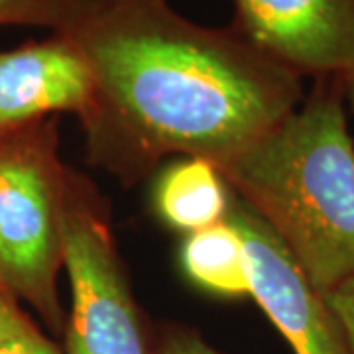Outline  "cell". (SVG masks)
<instances>
[{
  "mask_svg": "<svg viewBox=\"0 0 354 354\" xmlns=\"http://www.w3.org/2000/svg\"><path fill=\"white\" fill-rule=\"evenodd\" d=\"M152 354H218L203 341L201 335L185 327H169L160 337Z\"/></svg>",
  "mask_w": 354,
  "mask_h": 354,
  "instance_id": "obj_12",
  "label": "cell"
},
{
  "mask_svg": "<svg viewBox=\"0 0 354 354\" xmlns=\"http://www.w3.org/2000/svg\"><path fill=\"white\" fill-rule=\"evenodd\" d=\"M236 32L299 77L354 71V0H234Z\"/></svg>",
  "mask_w": 354,
  "mask_h": 354,
  "instance_id": "obj_6",
  "label": "cell"
},
{
  "mask_svg": "<svg viewBox=\"0 0 354 354\" xmlns=\"http://www.w3.org/2000/svg\"><path fill=\"white\" fill-rule=\"evenodd\" d=\"M69 181L53 146L38 138H0V286L34 305L64 330L57 272L64 266Z\"/></svg>",
  "mask_w": 354,
  "mask_h": 354,
  "instance_id": "obj_3",
  "label": "cell"
},
{
  "mask_svg": "<svg viewBox=\"0 0 354 354\" xmlns=\"http://www.w3.org/2000/svg\"><path fill=\"white\" fill-rule=\"evenodd\" d=\"M6 301H8V297H6V291L0 290V313H2V309H4Z\"/></svg>",
  "mask_w": 354,
  "mask_h": 354,
  "instance_id": "obj_15",
  "label": "cell"
},
{
  "mask_svg": "<svg viewBox=\"0 0 354 354\" xmlns=\"http://www.w3.org/2000/svg\"><path fill=\"white\" fill-rule=\"evenodd\" d=\"M218 171L323 295L354 278V140L342 79H317L293 113Z\"/></svg>",
  "mask_w": 354,
  "mask_h": 354,
  "instance_id": "obj_2",
  "label": "cell"
},
{
  "mask_svg": "<svg viewBox=\"0 0 354 354\" xmlns=\"http://www.w3.org/2000/svg\"><path fill=\"white\" fill-rule=\"evenodd\" d=\"M0 354H62L8 299L0 313Z\"/></svg>",
  "mask_w": 354,
  "mask_h": 354,
  "instance_id": "obj_11",
  "label": "cell"
},
{
  "mask_svg": "<svg viewBox=\"0 0 354 354\" xmlns=\"http://www.w3.org/2000/svg\"><path fill=\"white\" fill-rule=\"evenodd\" d=\"M69 38L93 73L91 162L136 181L165 156L228 162L304 101L301 77L236 30L128 0Z\"/></svg>",
  "mask_w": 354,
  "mask_h": 354,
  "instance_id": "obj_1",
  "label": "cell"
},
{
  "mask_svg": "<svg viewBox=\"0 0 354 354\" xmlns=\"http://www.w3.org/2000/svg\"><path fill=\"white\" fill-rule=\"evenodd\" d=\"M153 199L164 223L191 234L227 218L232 191L215 164L183 158L162 174Z\"/></svg>",
  "mask_w": 354,
  "mask_h": 354,
  "instance_id": "obj_8",
  "label": "cell"
},
{
  "mask_svg": "<svg viewBox=\"0 0 354 354\" xmlns=\"http://www.w3.org/2000/svg\"><path fill=\"white\" fill-rule=\"evenodd\" d=\"M228 221L241 232L254 301L295 354H353L344 325L276 232L232 193Z\"/></svg>",
  "mask_w": 354,
  "mask_h": 354,
  "instance_id": "obj_5",
  "label": "cell"
},
{
  "mask_svg": "<svg viewBox=\"0 0 354 354\" xmlns=\"http://www.w3.org/2000/svg\"><path fill=\"white\" fill-rule=\"evenodd\" d=\"M342 88H344V99L348 101L354 113V71H351L346 77H342Z\"/></svg>",
  "mask_w": 354,
  "mask_h": 354,
  "instance_id": "obj_14",
  "label": "cell"
},
{
  "mask_svg": "<svg viewBox=\"0 0 354 354\" xmlns=\"http://www.w3.org/2000/svg\"><path fill=\"white\" fill-rule=\"evenodd\" d=\"M128 0H0V22H39L69 36Z\"/></svg>",
  "mask_w": 354,
  "mask_h": 354,
  "instance_id": "obj_10",
  "label": "cell"
},
{
  "mask_svg": "<svg viewBox=\"0 0 354 354\" xmlns=\"http://www.w3.org/2000/svg\"><path fill=\"white\" fill-rule=\"evenodd\" d=\"M325 297L344 325V330H346V337H348L354 354V278L346 279L339 288L325 293Z\"/></svg>",
  "mask_w": 354,
  "mask_h": 354,
  "instance_id": "obj_13",
  "label": "cell"
},
{
  "mask_svg": "<svg viewBox=\"0 0 354 354\" xmlns=\"http://www.w3.org/2000/svg\"><path fill=\"white\" fill-rule=\"evenodd\" d=\"M91 101L93 73L69 36L0 53V128L50 113L83 116Z\"/></svg>",
  "mask_w": 354,
  "mask_h": 354,
  "instance_id": "obj_7",
  "label": "cell"
},
{
  "mask_svg": "<svg viewBox=\"0 0 354 354\" xmlns=\"http://www.w3.org/2000/svg\"><path fill=\"white\" fill-rule=\"evenodd\" d=\"M64 266L73 293L65 354H152L111 228L87 185L69 183Z\"/></svg>",
  "mask_w": 354,
  "mask_h": 354,
  "instance_id": "obj_4",
  "label": "cell"
},
{
  "mask_svg": "<svg viewBox=\"0 0 354 354\" xmlns=\"http://www.w3.org/2000/svg\"><path fill=\"white\" fill-rule=\"evenodd\" d=\"M181 266L197 286L211 293L225 297L250 293L246 248L228 218L191 232L181 246Z\"/></svg>",
  "mask_w": 354,
  "mask_h": 354,
  "instance_id": "obj_9",
  "label": "cell"
}]
</instances>
